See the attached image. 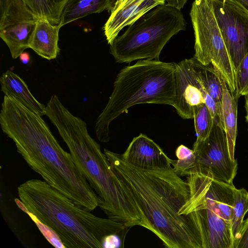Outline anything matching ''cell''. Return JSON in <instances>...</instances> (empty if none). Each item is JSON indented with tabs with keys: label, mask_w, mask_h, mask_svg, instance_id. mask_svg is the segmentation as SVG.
I'll return each instance as SVG.
<instances>
[{
	"label": "cell",
	"mask_w": 248,
	"mask_h": 248,
	"mask_svg": "<svg viewBox=\"0 0 248 248\" xmlns=\"http://www.w3.org/2000/svg\"><path fill=\"white\" fill-rule=\"evenodd\" d=\"M0 124L17 152L44 181L84 209L92 211L98 206L96 193L41 116L4 95Z\"/></svg>",
	"instance_id": "obj_1"
},
{
	"label": "cell",
	"mask_w": 248,
	"mask_h": 248,
	"mask_svg": "<svg viewBox=\"0 0 248 248\" xmlns=\"http://www.w3.org/2000/svg\"><path fill=\"white\" fill-rule=\"evenodd\" d=\"M186 177L189 198L179 213L198 231L202 248H233L231 212L236 188L197 170Z\"/></svg>",
	"instance_id": "obj_6"
},
{
	"label": "cell",
	"mask_w": 248,
	"mask_h": 248,
	"mask_svg": "<svg viewBox=\"0 0 248 248\" xmlns=\"http://www.w3.org/2000/svg\"><path fill=\"white\" fill-rule=\"evenodd\" d=\"M248 212V192L244 188H236L231 212V227L233 248L238 241L244 217Z\"/></svg>",
	"instance_id": "obj_21"
},
{
	"label": "cell",
	"mask_w": 248,
	"mask_h": 248,
	"mask_svg": "<svg viewBox=\"0 0 248 248\" xmlns=\"http://www.w3.org/2000/svg\"><path fill=\"white\" fill-rule=\"evenodd\" d=\"M165 4L174 8L177 10H181L188 0H164Z\"/></svg>",
	"instance_id": "obj_27"
},
{
	"label": "cell",
	"mask_w": 248,
	"mask_h": 248,
	"mask_svg": "<svg viewBox=\"0 0 248 248\" xmlns=\"http://www.w3.org/2000/svg\"><path fill=\"white\" fill-rule=\"evenodd\" d=\"M248 94V52L236 69V90L234 95L237 99Z\"/></svg>",
	"instance_id": "obj_24"
},
{
	"label": "cell",
	"mask_w": 248,
	"mask_h": 248,
	"mask_svg": "<svg viewBox=\"0 0 248 248\" xmlns=\"http://www.w3.org/2000/svg\"><path fill=\"white\" fill-rule=\"evenodd\" d=\"M238 2H239L240 3L243 4L246 8H247L248 9V0H235Z\"/></svg>",
	"instance_id": "obj_32"
},
{
	"label": "cell",
	"mask_w": 248,
	"mask_h": 248,
	"mask_svg": "<svg viewBox=\"0 0 248 248\" xmlns=\"http://www.w3.org/2000/svg\"><path fill=\"white\" fill-rule=\"evenodd\" d=\"M46 115L67 145L72 159L98 199V206L108 217L132 227L148 229L149 223L138 204L124 191L100 145L89 134L87 124L72 114L53 94Z\"/></svg>",
	"instance_id": "obj_3"
},
{
	"label": "cell",
	"mask_w": 248,
	"mask_h": 248,
	"mask_svg": "<svg viewBox=\"0 0 248 248\" xmlns=\"http://www.w3.org/2000/svg\"><path fill=\"white\" fill-rule=\"evenodd\" d=\"M17 193L28 211L51 228L65 248H103L107 236H126L131 228L112 218L95 216L44 181L29 180L18 186Z\"/></svg>",
	"instance_id": "obj_4"
},
{
	"label": "cell",
	"mask_w": 248,
	"mask_h": 248,
	"mask_svg": "<svg viewBox=\"0 0 248 248\" xmlns=\"http://www.w3.org/2000/svg\"><path fill=\"white\" fill-rule=\"evenodd\" d=\"M190 59L199 80L206 93L216 104L218 114V108L222 104L223 92L220 78V73L211 64L205 65L194 57Z\"/></svg>",
	"instance_id": "obj_19"
},
{
	"label": "cell",
	"mask_w": 248,
	"mask_h": 248,
	"mask_svg": "<svg viewBox=\"0 0 248 248\" xmlns=\"http://www.w3.org/2000/svg\"><path fill=\"white\" fill-rule=\"evenodd\" d=\"M197 141L205 140L209 135L213 126L214 119L207 106L203 103L193 108V118Z\"/></svg>",
	"instance_id": "obj_22"
},
{
	"label": "cell",
	"mask_w": 248,
	"mask_h": 248,
	"mask_svg": "<svg viewBox=\"0 0 248 248\" xmlns=\"http://www.w3.org/2000/svg\"><path fill=\"white\" fill-rule=\"evenodd\" d=\"M37 19L23 0H8L0 16V37L13 59L29 48Z\"/></svg>",
	"instance_id": "obj_12"
},
{
	"label": "cell",
	"mask_w": 248,
	"mask_h": 248,
	"mask_svg": "<svg viewBox=\"0 0 248 248\" xmlns=\"http://www.w3.org/2000/svg\"><path fill=\"white\" fill-rule=\"evenodd\" d=\"M19 59L23 64H28L30 61V55L27 52H23L19 56Z\"/></svg>",
	"instance_id": "obj_29"
},
{
	"label": "cell",
	"mask_w": 248,
	"mask_h": 248,
	"mask_svg": "<svg viewBox=\"0 0 248 248\" xmlns=\"http://www.w3.org/2000/svg\"><path fill=\"white\" fill-rule=\"evenodd\" d=\"M37 18H45L59 24L62 9L67 0H23Z\"/></svg>",
	"instance_id": "obj_20"
},
{
	"label": "cell",
	"mask_w": 248,
	"mask_h": 248,
	"mask_svg": "<svg viewBox=\"0 0 248 248\" xmlns=\"http://www.w3.org/2000/svg\"><path fill=\"white\" fill-rule=\"evenodd\" d=\"M135 0H121L118 2H116L111 11V12L121 9L124 6L130 4Z\"/></svg>",
	"instance_id": "obj_28"
},
{
	"label": "cell",
	"mask_w": 248,
	"mask_h": 248,
	"mask_svg": "<svg viewBox=\"0 0 248 248\" xmlns=\"http://www.w3.org/2000/svg\"><path fill=\"white\" fill-rule=\"evenodd\" d=\"M197 161V170L214 179L232 184L237 173V163L231 158L226 132L220 123L214 120L208 137L196 140L193 146Z\"/></svg>",
	"instance_id": "obj_9"
},
{
	"label": "cell",
	"mask_w": 248,
	"mask_h": 248,
	"mask_svg": "<svg viewBox=\"0 0 248 248\" xmlns=\"http://www.w3.org/2000/svg\"><path fill=\"white\" fill-rule=\"evenodd\" d=\"M36 225L46 239L54 247L65 248L57 234L49 227L41 222L39 219L28 210L25 212Z\"/></svg>",
	"instance_id": "obj_25"
},
{
	"label": "cell",
	"mask_w": 248,
	"mask_h": 248,
	"mask_svg": "<svg viewBox=\"0 0 248 248\" xmlns=\"http://www.w3.org/2000/svg\"><path fill=\"white\" fill-rule=\"evenodd\" d=\"M190 16L195 36L194 57L218 70L230 91L236 90V70L209 0H194Z\"/></svg>",
	"instance_id": "obj_8"
},
{
	"label": "cell",
	"mask_w": 248,
	"mask_h": 248,
	"mask_svg": "<svg viewBox=\"0 0 248 248\" xmlns=\"http://www.w3.org/2000/svg\"><path fill=\"white\" fill-rule=\"evenodd\" d=\"M235 248H248V217L244 221Z\"/></svg>",
	"instance_id": "obj_26"
},
{
	"label": "cell",
	"mask_w": 248,
	"mask_h": 248,
	"mask_svg": "<svg viewBox=\"0 0 248 248\" xmlns=\"http://www.w3.org/2000/svg\"><path fill=\"white\" fill-rule=\"evenodd\" d=\"M175 63L140 60L118 74L108 102L98 116L94 129L98 140H109L111 122L140 104L172 106L175 98Z\"/></svg>",
	"instance_id": "obj_5"
},
{
	"label": "cell",
	"mask_w": 248,
	"mask_h": 248,
	"mask_svg": "<svg viewBox=\"0 0 248 248\" xmlns=\"http://www.w3.org/2000/svg\"><path fill=\"white\" fill-rule=\"evenodd\" d=\"M220 78L223 92L222 105L218 111V118L220 124L226 134L231 157L235 160L238 99L230 91L221 74Z\"/></svg>",
	"instance_id": "obj_17"
},
{
	"label": "cell",
	"mask_w": 248,
	"mask_h": 248,
	"mask_svg": "<svg viewBox=\"0 0 248 248\" xmlns=\"http://www.w3.org/2000/svg\"><path fill=\"white\" fill-rule=\"evenodd\" d=\"M175 155L177 160H173V170L181 177L188 176L197 165L194 151L181 144L176 148Z\"/></svg>",
	"instance_id": "obj_23"
},
{
	"label": "cell",
	"mask_w": 248,
	"mask_h": 248,
	"mask_svg": "<svg viewBox=\"0 0 248 248\" xmlns=\"http://www.w3.org/2000/svg\"><path fill=\"white\" fill-rule=\"evenodd\" d=\"M63 26L52 24L45 18L37 19L31 37L29 48L43 58L48 60L55 59L60 51L59 33Z\"/></svg>",
	"instance_id": "obj_15"
},
{
	"label": "cell",
	"mask_w": 248,
	"mask_h": 248,
	"mask_svg": "<svg viewBox=\"0 0 248 248\" xmlns=\"http://www.w3.org/2000/svg\"><path fill=\"white\" fill-rule=\"evenodd\" d=\"M116 0H67L62 12V26L93 13L110 11Z\"/></svg>",
	"instance_id": "obj_18"
},
{
	"label": "cell",
	"mask_w": 248,
	"mask_h": 248,
	"mask_svg": "<svg viewBox=\"0 0 248 248\" xmlns=\"http://www.w3.org/2000/svg\"><path fill=\"white\" fill-rule=\"evenodd\" d=\"M122 156L130 165L148 170L170 168L173 160L153 140L142 133L133 139Z\"/></svg>",
	"instance_id": "obj_13"
},
{
	"label": "cell",
	"mask_w": 248,
	"mask_h": 248,
	"mask_svg": "<svg viewBox=\"0 0 248 248\" xmlns=\"http://www.w3.org/2000/svg\"><path fill=\"white\" fill-rule=\"evenodd\" d=\"M165 3L164 0H136L121 9L111 12L103 28L108 44L112 43L124 27L132 25L155 6Z\"/></svg>",
	"instance_id": "obj_14"
},
{
	"label": "cell",
	"mask_w": 248,
	"mask_h": 248,
	"mask_svg": "<svg viewBox=\"0 0 248 248\" xmlns=\"http://www.w3.org/2000/svg\"><path fill=\"white\" fill-rule=\"evenodd\" d=\"M235 70L248 52V9L235 0H209Z\"/></svg>",
	"instance_id": "obj_10"
},
{
	"label": "cell",
	"mask_w": 248,
	"mask_h": 248,
	"mask_svg": "<svg viewBox=\"0 0 248 248\" xmlns=\"http://www.w3.org/2000/svg\"><path fill=\"white\" fill-rule=\"evenodd\" d=\"M186 28L181 10L158 5L129 26L110 45L109 52L118 63L158 60L170 39Z\"/></svg>",
	"instance_id": "obj_7"
},
{
	"label": "cell",
	"mask_w": 248,
	"mask_h": 248,
	"mask_svg": "<svg viewBox=\"0 0 248 248\" xmlns=\"http://www.w3.org/2000/svg\"><path fill=\"white\" fill-rule=\"evenodd\" d=\"M0 83L4 95L14 97L41 116L46 115V106L33 96L26 83L18 75L7 70L0 77Z\"/></svg>",
	"instance_id": "obj_16"
},
{
	"label": "cell",
	"mask_w": 248,
	"mask_h": 248,
	"mask_svg": "<svg viewBox=\"0 0 248 248\" xmlns=\"http://www.w3.org/2000/svg\"><path fill=\"white\" fill-rule=\"evenodd\" d=\"M175 98L172 106L182 118H193V108L205 104L214 120L219 122L217 105L199 80L190 59L175 63ZM220 123V122H219Z\"/></svg>",
	"instance_id": "obj_11"
},
{
	"label": "cell",
	"mask_w": 248,
	"mask_h": 248,
	"mask_svg": "<svg viewBox=\"0 0 248 248\" xmlns=\"http://www.w3.org/2000/svg\"><path fill=\"white\" fill-rule=\"evenodd\" d=\"M245 108L246 111V115L245 116L246 120L248 124V94L245 96Z\"/></svg>",
	"instance_id": "obj_31"
},
{
	"label": "cell",
	"mask_w": 248,
	"mask_h": 248,
	"mask_svg": "<svg viewBox=\"0 0 248 248\" xmlns=\"http://www.w3.org/2000/svg\"><path fill=\"white\" fill-rule=\"evenodd\" d=\"M8 0H0V16H1L5 9Z\"/></svg>",
	"instance_id": "obj_30"
},
{
	"label": "cell",
	"mask_w": 248,
	"mask_h": 248,
	"mask_svg": "<svg viewBox=\"0 0 248 248\" xmlns=\"http://www.w3.org/2000/svg\"><path fill=\"white\" fill-rule=\"evenodd\" d=\"M110 167L125 191L143 212L154 233L169 248H202L200 234L181 208L190 195L187 180L171 167L143 170L125 161L122 155L104 149Z\"/></svg>",
	"instance_id": "obj_2"
}]
</instances>
